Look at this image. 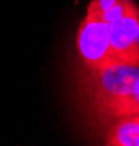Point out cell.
<instances>
[{
    "label": "cell",
    "mask_w": 139,
    "mask_h": 146,
    "mask_svg": "<svg viewBox=\"0 0 139 146\" xmlns=\"http://www.w3.org/2000/svg\"><path fill=\"white\" fill-rule=\"evenodd\" d=\"M139 80V60L110 64L101 69H85L76 73V98L86 121L101 110L128 95Z\"/></svg>",
    "instance_id": "1"
},
{
    "label": "cell",
    "mask_w": 139,
    "mask_h": 146,
    "mask_svg": "<svg viewBox=\"0 0 139 146\" xmlns=\"http://www.w3.org/2000/svg\"><path fill=\"white\" fill-rule=\"evenodd\" d=\"M76 50L82 67L85 69H101L123 63L110 44L108 25L100 18L88 13L81 22L76 34Z\"/></svg>",
    "instance_id": "2"
},
{
    "label": "cell",
    "mask_w": 139,
    "mask_h": 146,
    "mask_svg": "<svg viewBox=\"0 0 139 146\" xmlns=\"http://www.w3.org/2000/svg\"><path fill=\"white\" fill-rule=\"evenodd\" d=\"M108 36L113 50L123 62L139 60V7L130 3L126 15L116 23L108 25Z\"/></svg>",
    "instance_id": "3"
},
{
    "label": "cell",
    "mask_w": 139,
    "mask_h": 146,
    "mask_svg": "<svg viewBox=\"0 0 139 146\" xmlns=\"http://www.w3.org/2000/svg\"><path fill=\"white\" fill-rule=\"evenodd\" d=\"M133 114H139V80L135 83V86L128 95L108 104L88 123L92 127L106 129L114 120L126 117V115H133Z\"/></svg>",
    "instance_id": "4"
},
{
    "label": "cell",
    "mask_w": 139,
    "mask_h": 146,
    "mask_svg": "<svg viewBox=\"0 0 139 146\" xmlns=\"http://www.w3.org/2000/svg\"><path fill=\"white\" fill-rule=\"evenodd\" d=\"M106 146H139V114L114 120L107 127Z\"/></svg>",
    "instance_id": "5"
},
{
    "label": "cell",
    "mask_w": 139,
    "mask_h": 146,
    "mask_svg": "<svg viewBox=\"0 0 139 146\" xmlns=\"http://www.w3.org/2000/svg\"><path fill=\"white\" fill-rule=\"evenodd\" d=\"M130 3H132V0H117L110 9H107L104 13L100 16V19L103 22H106L107 25H113V23L119 22L126 15V12L129 10Z\"/></svg>",
    "instance_id": "6"
},
{
    "label": "cell",
    "mask_w": 139,
    "mask_h": 146,
    "mask_svg": "<svg viewBox=\"0 0 139 146\" xmlns=\"http://www.w3.org/2000/svg\"><path fill=\"white\" fill-rule=\"evenodd\" d=\"M117 0H91L86 7V13L100 18L107 9H110Z\"/></svg>",
    "instance_id": "7"
}]
</instances>
